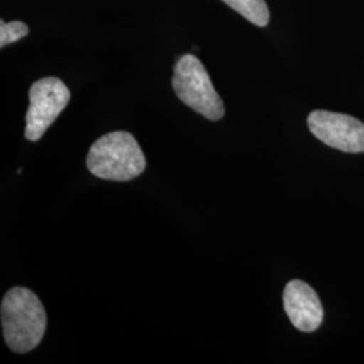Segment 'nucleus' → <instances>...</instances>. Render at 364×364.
<instances>
[{
    "label": "nucleus",
    "mask_w": 364,
    "mask_h": 364,
    "mask_svg": "<svg viewBox=\"0 0 364 364\" xmlns=\"http://www.w3.org/2000/svg\"><path fill=\"white\" fill-rule=\"evenodd\" d=\"M46 312L27 287L10 289L1 301V326L7 346L16 353L33 351L46 331Z\"/></svg>",
    "instance_id": "f257e3e1"
},
{
    "label": "nucleus",
    "mask_w": 364,
    "mask_h": 364,
    "mask_svg": "<svg viewBox=\"0 0 364 364\" xmlns=\"http://www.w3.org/2000/svg\"><path fill=\"white\" fill-rule=\"evenodd\" d=\"M87 166L93 176L111 181H130L146 169V158L127 131L108 132L92 144Z\"/></svg>",
    "instance_id": "f03ea898"
},
{
    "label": "nucleus",
    "mask_w": 364,
    "mask_h": 364,
    "mask_svg": "<svg viewBox=\"0 0 364 364\" xmlns=\"http://www.w3.org/2000/svg\"><path fill=\"white\" fill-rule=\"evenodd\" d=\"M171 85L182 103L197 114L213 122L224 117L220 95L215 90L205 66L193 54H185L177 61Z\"/></svg>",
    "instance_id": "7ed1b4c3"
},
{
    "label": "nucleus",
    "mask_w": 364,
    "mask_h": 364,
    "mask_svg": "<svg viewBox=\"0 0 364 364\" xmlns=\"http://www.w3.org/2000/svg\"><path fill=\"white\" fill-rule=\"evenodd\" d=\"M25 136L37 142L70 102V91L57 77L41 78L30 88Z\"/></svg>",
    "instance_id": "20e7f679"
},
{
    "label": "nucleus",
    "mask_w": 364,
    "mask_h": 364,
    "mask_svg": "<svg viewBox=\"0 0 364 364\" xmlns=\"http://www.w3.org/2000/svg\"><path fill=\"white\" fill-rule=\"evenodd\" d=\"M308 126L329 147L344 153L364 151V123L355 117L318 109L308 117Z\"/></svg>",
    "instance_id": "39448f33"
},
{
    "label": "nucleus",
    "mask_w": 364,
    "mask_h": 364,
    "mask_svg": "<svg viewBox=\"0 0 364 364\" xmlns=\"http://www.w3.org/2000/svg\"><path fill=\"white\" fill-rule=\"evenodd\" d=\"M284 308L291 324L302 332H313L323 323L324 311L313 287L294 279L284 291Z\"/></svg>",
    "instance_id": "423d86ee"
},
{
    "label": "nucleus",
    "mask_w": 364,
    "mask_h": 364,
    "mask_svg": "<svg viewBox=\"0 0 364 364\" xmlns=\"http://www.w3.org/2000/svg\"><path fill=\"white\" fill-rule=\"evenodd\" d=\"M236 13L243 15L255 26H267L270 21L269 7L264 0H223Z\"/></svg>",
    "instance_id": "0eeeda50"
},
{
    "label": "nucleus",
    "mask_w": 364,
    "mask_h": 364,
    "mask_svg": "<svg viewBox=\"0 0 364 364\" xmlns=\"http://www.w3.org/2000/svg\"><path fill=\"white\" fill-rule=\"evenodd\" d=\"M28 34V27L19 21L6 23L0 21V46L4 48L13 42L25 38Z\"/></svg>",
    "instance_id": "6e6552de"
}]
</instances>
